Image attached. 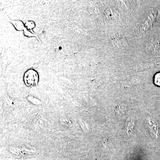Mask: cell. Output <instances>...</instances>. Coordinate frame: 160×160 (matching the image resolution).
Masks as SVG:
<instances>
[{
  "mask_svg": "<svg viewBox=\"0 0 160 160\" xmlns=\"http://www.w3.org/2000/svg\"><path fill=\"white\" fill-rule=\"evenodd\" d=\"M24 79L26 86H35L38 82V75L35 70L29 69L24 75Z\"/></svg>",
  "mask_w": 160,
  "mask_h": 160,
  "instance_id": "6da1fadb",
  "label": "cell"
},
{
  "mask_svg": "<svg viewBox=\"0 0 160 160\" xmlns=\"http://www.w3.org/2000/svg\"><path fill=\"white\" fill-rule=\"evenodd\" d=\"M11 22L13 24L16 29H17L18 30H23V28H24V24L21 21H11Z\"/></svg>",
  "mask_w": 160,
  "mask_h": 160,
  "instance_id": "7a4b0ae2",
  "label": "cell"
},
{
  "mask_svg": "<svg viewBox=\"0 0 160 160\" xmlns=\"http://www.w3.org/2000/svg\"><path fill=\"white\" fill-rule=\"evenodd\" d=\"M153 82L157 86H160V72L155 75L153 78Z\"/></svg>",
  "mask_w": 160,
  "mask_h": 160,
  "instance_id": "3957f363",
  "label": "cell"
}]
</instances>
